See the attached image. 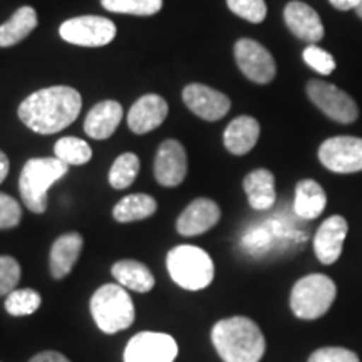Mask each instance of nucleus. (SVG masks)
Here are the masks:
<instances>
[{"label":"nucleus","instance_id":"nucleus-1","mask_svg":"<svg viewBox=\"0 0 362 362\" xmlns=\"http://www.w3.org/2000/svg\"><path fill=\"white\" fill-rule=\"evenodd\" d=\"M83 98L67 86H52L30 94L19 106V117L37 134H54L78 119Z\"/></svg>","mask_w":362,"mask_h":362},{"label":"nucleus","instance_id":"nucleus-2","mask_svg":"<svg viewBox=\"0 0 362 362\" xmlns=\"http://www.w3.org/2000/svg\"><path fill=\"white\" fill-rule=\"evenodd\" d=\"M211 342L223 362H260L265 354V337L248 317L218 320L211 329Z\"/></svg>","mask_w":362,"mask_h":362},{"label":"nucleus","instance_id":"nucleus-3","mask_svg":"<svg viewBox=\"0 0 362 362\" xmlns=\"http://www.w3.org/2000/svg\"><path fill=\"white\" fill-rule=\"evenodd\" d=\"M69 166L57 158H33L24 165L19 176L22 202L34 214L47 210V193L56 181L64 178Z\"/></svg>","mask_w":362,"mask_h":362},{"label":"nucleus","instance_id":"nucleus-4","mask_svg":"<svg viewBox=\"0 0 362 362\" xmlns=\"http://www.w3.org/2000/svg\"><path fill=\"white\" fill-rule=\"evenodd\" d=\"M170 277L185 291H203L214 282L215 265L200 247L178 245L166 257Z\"/></svg>","mask_w":362,"mask_h":362},{"label":"nucleus","instance_id":"nucleus-5","mask_svg":"<svg viewBox=\"0 0 362 362\" xmlns=\"http://www.w3.org/2000/svg\"><path fill=\"white\" fill-rule=\"evenodd\" d=\"M90 314L104 334H116L134 322V304L119 284L99 287L90 298Z\"/></svg>","mask_w":362,"mask_h":362},{"label":"nucleus","instance_id":"nucleus-6","mask_svg":"<svg viewBox=\"0 0 362 362\" xmlns=\"http://www.w3.org/2000/svg\"><path fill=\"white\" fill-rule=\"evenodd\" d=\"M337 287L324 274H310L293 285L291 309L298 319L315 320L322 317L336 300Z\"/></svg>","mask_w":362,"mask_h":362},{"label":"nucleus","instance_id":"nucleus-7","mask_svg":"<svg viewBox=\"0 0 362 362\" xmlns=\"http://www.w3.org/2000/svg\"><path fill=\"white\" fill-rule=\"evenodd\" d=\"M307 94L310 101L330 119L342 124L354 123L359 116L357 104L349 94L344 93L337 86L320 79H312L307 83Z\"/></svg>","mask_w":362,"mask_h":362},{"label":"nucleus","instance_id":"nucleus-8","mask_svg":"<svg viewBox=\"0 0 362 362\" xmlns=\"http://www.w3.org/2000/svg\"><path fill=\"white\" fill-rule=\"evenodd\" d=\"M59 34L69 44L83 45V47H103L116 37V25L106 17L83 16L62 22Z\"/></svg>","mask_w":362,"mask_h":362},{"label":"nucleus","instance_id":"nucleus-9","mask_svg":"<svg viewBox=\"0 0 362 362\" xmlns=\"http://www.w3.org/2000/svg\"><path fill=\"white\" fill-rule=\"evenodd\" d=\"M319 160L325 168L339 175L362 171V139L354 136L329 138L320 144Z\"/></svg>","mask_w":362,"mask_h":362},{"label":"nucleus","instance_id":"nucleus-10","mask_svg":"<svg viewBox=\"0 0 362 362\" xmlns=\"http://www.w3.org/2000/svg\"><path fill=\"white\" fill-rule=\"evenodd\" d=\"M178 344L170 334L138 332L124 349V362H175Z\"/></svg>","mask_w":362,"mask_h":362},{"label":"nucleus","instance_id":"nucleus-11","mask_svg":"<svg viewBox=\"0 0 362 362\" xmlns=\"http://www.w3.org/2000/svg\"><path fill=\"white\" fill-rule=\"evenodd\" d=\"M235 61L247 79L257 84H269L277 74L272 54L253 39H238L235 44Z\"/></svg>","mask_w":362,"mask_h":362},{"label":"nucleus","instance_id":"nucleus-12","mask_svg":"<svg viewBox=\"0 0 362 362\" xmlns=\"http://www.w3.org/2000/svg\"><path fill=\"white\" fill-rule=\"evenodd\" d=\"M188 160L185 146L176 139L161 143L155 158V178L161 187L175 188L187 178Z\"/></svg>","mask_w":362,"mask_h":362},{"label":"nucleus","instance_id":"nucleus-13","mask_svg":"<svg viewBox=\"0 0 362 362\" xmlns=\"http://www.w3.org/2000/svg\"><path fill=\"white\" fill-rule=\"evenodd\" d=\"M183 101L188 110L205 121H218L228 115L230 99L220 90L208 88L205 84H188L183 89Z\"/></svg>","mask_w":362,"mask_h":362},{"label":"nucleus","instance_id":"nucleus-14","mask_svg":"<svg viewBox=\"0 0 362 362\" xmlns=\"http://www.w3.org/2000/svg\"><path fill=\"white\" fill-rule=\"evenodd\" d=\"M221 211L210 198H197L176 220V230L183 237H197L211 230L220 221Z\"/></svg>","mask_w":362,"mask_h":362},{"label":"nucleus","instance_id":"nucleus-15","mask_svg":"<svg viewBox=\"0 0 362 362\" xmlns=\"http://www.w3.org/2000/svg\"><path fill=\"white\" fill-rule=\"evenodd\" d=\"M347 232H349V226L341 215L330 216L319 226L314 237V250L317 259L324 265H332L339 260Z\"/></svg>","mask_w":362,"mask_h":362},{"label":"nucleus","instance_id":"nucleus-16","mask_svg":"<svg viewBox=\"0 0 362 362\" xmlns=\"http://www.w3.org/2000/svg\"><path fill=\"white\" fill-rule=\"evenodd\" d=\"M284 21L297 39L315 44L324 37V25L319 13L304 2H288L284 8Z\"/></svg>","mask_w":362,"mask_h":362},{"label":"nucleus","instance_id":"nucleus-17","mask_svg":"<svg viewBox=\"0 0 362 362\" xmlns=\"http://www.w3.org/2000/svg\"><path fill=\"white\" fill-rule=\"evenodd\" d=\"M168 116V103L158 94H146L131 106L128 126L136 134H146L163 124Z\"/></svg>","mask_w":362,"mask_h":362},{"label":"nucleus","instance_id":"nucleus-18","mask_svg":"<svg viewBox=\"0 0 362 362\" xmlns=\"http://www.w3.org/2000/svg\"><path fill=\"white\" fill-rule=\"evenodd\" d=\"M123 119V106L116 101L96 104L86 116L84 131L93 139H107Z\"/></svg>","mask_w":362,"mask_h":362},{"label":"nucleus","instance_id":"nucleus-19","mask_svg":"<svg viewBox=\"0 0 362 362\" xmlns=\"http://www.w3.org/2000/svg\"><path fill=\"white\" fill-rule=\"evenodd\" d=\"M84 240L79 233L71 232L59 237L51 248V275L56 280L64 279L71 274L72 267L79 260L81 250H83Z\"/></svg>","mask_w":362,"mask_h":362},{"label":"nucleus","instance_id":"nucleus-20","mask_svg":"<svg viewBox=\"0 0 362 362\" xmlns=\"http://www.w3.org/2000/svg\"><path fill=\"white\" fill-rule=\"evenodd\" d=\"M260 136V124L252 116H238L226 126L223 133L225 148L232 155L242 156L252 151Z\"/></svg>","mask_w":362,"mask_h":362},{"label":"nucleus","instance_id":"nucleus-21","mask_svg":"<svg viewBox=\"0 0 362 362\" xmlns=\"http://www.w3.org/2000/svg\"><path fill=\"white\" fill-rule=\"evenodd\" d=\"M243 189H245L248 203L253 210H269L274 206L275 198V178L269 170H253L243 180Z\"/></svg>","mask_w":362,"mask_h":362},{"label":"nucleus","instance_id":"nucleus-22","mask_svg":"<svg viewBox=\"0 0 362 362\" xmlns=\"http://www.w3.org/2000/svg\"><path fill=\"white\" fill-rule=\"evenodd\" d=\"M327 205L324 188L314 180H302L296 187L293 211L304 220H314L324 211Z\"/></svg>","mask_w":362,"mask_h":362},{"label":"nucleus","instance_id":"nucleus-23","mask_svg":"<svg viewBox=\"0 0 362 362\" xmlns=\"http://www.w3.org/2000/svg\"><path fill=\"white\" fill-rule=\"evenodd\" d=\"M111 274L121 287L129 288V291L146 293L155 287V277L151 270L141 262L119 260L112 265Z\"/></svg>","mask_w":362,"mask_h":362},{"label":"nucleus","instance_id":"nucleus-24","mask_svg":"<svg viewBox=\"0 0 362 362\" xmlns=\"http://www.w3.org/2000/svg\"><path fill=\"white\" fill-rule=\"evenodd\" d=\"M37 27V12L33 7H21L6 24L0 25V47H11L24 40Z\"/></svg>","mask_w":362,"mask_h":362},{"label":"nucleus","instance_id":"nucleus-25","mask_svg":"<svg viewBox=\"0 0 362 362\" xmlns=\"http://www.w3.org/2000/svg\"><path fill=\"white\" fill-rule=\"evenodd\" d=\"M158 203L153 197L143 193L128 194L121 200L112 210V216L119 223H129V221H138L149 218L156 214Z\"/></svg>","mask_w":362,"mask_h":362},{"label":"nucleus","instance_id":"nucleus-26","mask_svg":"<svg viewBox=\"0 0 362 362\" xmlns=\"http://www.w3.org/2000/svg\"><path fill=\"white\" fill-rule=\"evenodd\" d=\"M54 153H56L57 160L66 163L67 166L86 165L93 158V149L89 144L79 138H72V136L59 139L54 146Z\"/></svg>","mask_w":362,"mask_h":362},{"label":"nucleus","instance_id":"nucleus-27","mask_svg":"<svg viewBox=\"0 0 362 362\" xmlns=\"http://www.w3.org/2000/svg\"><path fill=\"white\" fill-rule=\"evenodd\" d=\"M139 171V160L134 153L117 156L110 170V185L116 189H124L133 185Z\"/></svg>","mask_w":362,"mask_h":362},{"label":"nucleus","instance_id":"nucleus-28","mask_svg":"<svg viewBox=\"0 0 362 362\" xmlns=\"http://www.w3.org/2000/svg\"><path fill=\"white\" fill-rule=\"evenodd\" d=\"M42 304L40 293L33 288H21L13 291L6 298V310L13 317H24L34 314Z\"/></svg>","mask_w":362,"mask_h":362},{"label":"nucleus","instance_id":"nucleus-29","mask_svg":"<svg viewBox=\"0 0 362 362\" xmlns=\"http://www.w3.org/2000/svg\"><path fill=\"white\" fill-rule=\"evenodd\" d=\"M101 4L106 11L131 16H155L163 7V0H101Z\"/></svg>","mask_w":362,"mask_h":362},{"label":"nucleus","instance_id":"nucleus-30","mask_svg":"<svg viewBox=\"0 0 362 362\" xmlns=\"http://www.w3.org/2000/svg\"><path fill=\"white\" fill-rule=\"evenodd\" d=\"M226 6L235 16L242 17L252 24H260L267 17L265 0H226Z\"/></svg>","mask_w":362,"mask_h":362},{"label":"nucleus","instance_id":"nucleus-31","mask_svg":"<svg viewBox=\"0 0 362 362\" xmlns=\"http://www.w3.org/2000/svg\"><path fill=\"white\" fill-rule=\"evenodd\" d=\"M302 57H304L305 64L309 66L310 69L319 72L320 76H329L336 71V59L332 57V54L324 51L322 47H319V45L315 44L307 45Z\"/></svg>","mask_w":362,"mask_h":362},{"label":"nucleus","instance_id":"nucleus-32","mask_svg":"<svg viewBox=\"0 0 362 362\" xmlns=\"http://www.w3.org/2000/svg\"><path fill=\"white\" fill-rule=\"evenodd\" d=\"M21 275L22 270L19 262L11 255L0 257V296H8L16 291Z\"/></svg>","mask_w":362,"mask_h":362},{"label":"nucleus","instance_id":"nucleus-33","mask_svg":"<svg viewBox=\"0 0 362 362\" xmlns=\"http://www.w3.org/2000/svg\"><path fill=\"white\" fill-rule=\"evenodd\" d=\"M22 220L19 202L6 193H0V230L16 228Z\"/></svg>","mask_w":362,"mask_h":362},{"label":"nucleus","instance_id":"nucleus-34","mask_svg":"<svg viewBox=\"0 0 362 362\" xmlns=\"http://www.w3.org/2000/svg\"><path fill=\"white\" fill-rule=\"evenodd\" d=\"M309 362H361L356 352L344 347H322L312 352Z\"/></svg>","mask_w":362,"mask_h":362},{"label":"nucleus","instance_id":"nucleus-35","mask_svg":"<svg viewBox=\"0 0 362 362\" xmlns=\"http://www.w3.org/2000/svg\"><path fill=\"white\" fill-rule=\"evenodd\" d=\"M29 362H71L66 356H62L61 352L56 351H44L39 352L37 356H34Z\"/></svg>","mask_w":362,"mask_h":362},{"label":"nucleus","instance_id":"nucleus-36","mask_svg":"<svg viewBox=\"0 0 362 362\" xmlns=\"http://www.w3.org/2000/svg\"><path fill=\"white\" fill-rule=\"evenodd\" d=\"M330 6L336 7L337 11H354L359 0H329Z\"/></svg>","mask_w":362,"mask_h":362},{"label":"nucleus","instance_id":"nucleus-37","mask_svg":"<svg viewBox=\"0 0 362 362\" xmlns=\"http://www.w3.org/2000/svg\"><path fill=\"white\" fill-rule=\"evenodd\" d=\"M8 170H11V163H8V158L4 151H0V183L7 178Z\"/></svg>","mask_w":362,"mask_h":362},{"label":"nucleus","instance_id":"nucleus-38","mask_svg":"<svg viewBox=\"0 0 362 362\" xmlns=\"http://www.w3.org/2000/svg\"><path fill=\"white\" fill-rule=\"evenodd\" d=\"M354 11H356L357 16H359L361 19H362V0H359V4H357V7L354 8Z\"/></svg>","mask_w":362,"mask_h":362}]
</instances>
